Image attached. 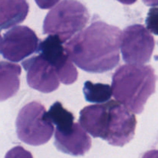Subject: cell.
<instances>
[{
  "mask_svg": "<svg viewBox=\"0 0 158 158\" xmlns=\"http://www.w3.org/2000/svg\"><path fill=\"white\" fill-rule=\"evenodd\" d=\"M120 28L103 21H95L76 34L65 50L73 63L86 72L111 71L120 61Z\"/></svg>",
  "mask_w": 158,
  "mask_h": 158,
  "instance_id": "6da1fadb",
  "label": "cell"
},
{
  "mask_svg": "<svg viewBox=\"0 0 158 158\" xmlns=\"http://www.w3.org/2000/svg\"><path fill=\"white\" fill-rule=\"evenodd\" d=\"M157 78L149 65H121L113 75V95L134 114H140L155 91Z\"/></svg>",
  "mask_w": 158,
  "mask_h": 158,
  "instance_id": "7a4b0ae2",
  "label": "cell"
},
{
  "mask_svg": "<svg viewBox=\"0 0 158 158\" xmlns=\"http://www.w3.org/2000/svg\"><path fill=\"white\" fill-rule=\"evenodd\" d=\"M89 20V11L83 3L79 0H63L46 15L43 33L58 36L64 43L80 32Z\"/></svg>",
  "mask_w": 158,
  "mask_h": 158,
  "instance_id": "3957f363",
  "label": "cell"
},
{
  "mask_svg": "<svg viewBox=\"0 0 158 158\" xmlns=\"http://www.w3.org/2000/svg\"><path fill=\"white\" fill-rule=\"evenodd\" d=\"M46 108L39 102L26 104L19 112L15 120L16 134L23 143L31 146L46 143L53 135L54 126L44 115Z\"/></svg>",
  "mask_w": 158,
  "mask_h": 158,
  "instance_id": "277c9868",
  "label": "cell"
},
{
  "mask_svg": "<svg viewBox=\"0 0 158 158\" xmlns=\"http://www.w3.org/2000/svg\"><path fill=\"white\" fill-rule=\"evenodd\" d=\"M105 105L102 139L112 146L123 147L135 135L137 119L132 112L117 101L109 100Z\"/></svg>",
  "mask_w": 158,
  "mask_h": 158,
  "instance_id": "5b68a950",
  "label": "cell"
},
{
  "mask_svg": "<svg viewBox=\"0 0 158 158\" xmlns=\"http://www.w3.org/2000/svg\"><path fill=\"white\" fill-rule=\"evenodd\" d=\"M154 46V37L143 25H131L122 32L120 50L128 64L143 65L149 62Z\"/></svg>",
  "mask_w": 158,
  "mask_h": 158,
  "instance_id": "8992f818",
  "label": "cell"
},
{
  "mask_svg": "<svg viewBox=\"0 0 158 158\" xmlns=\"http://www.w3.org/2000/svg\"><path fill=\"white\" fill-rule=\"evenodd\" d=\"M37 52L53 67L59 80L62 83L71 85L77 80L78 72L77 68L58 36H48L40 43Z\"/></svg>",
  "mask_w": 158,
  "mask_h": 158,
  "instance_id": "52a82bcc",
  "label": "cell"
},
{
  "mask_svg": "<svg viewBox=\"0 0 158 158\" xmlns=\"http://www.w3.org/2000/svg\"><path fill=\"white\" fill-rule=\"evenodd\" d=\"M40 40L26 26H15L3 35L0 52L11 62H19L37 51Z\"/></svg>",
  "mask_w": 158,
  "mask_h": 158,
  "instance_id": "ba28073f",
  "label": "cell"
},
{
  "mask_svg": "<svg viewBox=\"0 0 158 158\" xmlns=\"http://www.w3.org/2000/svg\"><path fill=\"white\" fill-rule=\"evenodd\" d=\"M26 71V80L30 88L43 93L56 91L60 86V80L53 67L38 55L22 63Z\"/></svg>",
  "mask_w": 158,
  "mask_h": 158,
  "instance_id": "9c48e42d",
  "label": "cell"
},
{
  "mask_svg": "<svg viewBox=\"0 0 158 158\" xmlns=\"http://www.w3.org/2000/svg\"><path fill=\"white\" fill-rule=\"evenodd\" d=\"M56 147L60 151L72 156H83L92 145L91 139L80 122H74L72 129L66 133L55 132Z\"/></svg>",
  "mask_w": 158,
  "mask_h": 158,
  "instance_id": "30bf717a",
  "label": "cell"
},
{
  "mask_svg": "<svg viewBox=\"0 0 158 158\" xmlns=\"http://www.w3.org/2000/svg\"><path fill=\"white\" fill-rule=\"evenodd\" d=\"M29 11L27 0H0V29H9L23 23Z\"/></svg>",
  "mask_w": 158,
  "mask_h": 158,
  "instance_id": "8fae6325",
  "label": "cell"
},
{
  "mask_svg": "<svg viewBox=\"0 0 158 158\" xmlns=\"http://www.w3.org/2000/svg\"><path fill=\"white\" fill-rule=\"evenodd\" d=\"M22 68L17 64L0 61V102L16 94L19 90Z\"/></svg>",
  "mask_w": 158,
  "mask_h": 158,
  "instance_id": "7c38bea8",
  "label": "cell"
},
{
  "mask_svg": "<svg viewBox=\"0 0 158 158\" xmlns=\"http://www.w3.org/2000/svg\"><path fill=\"white\" fill-rule=\"evenodd\" d=\"M45 118L56 125V130L61 133L69 132L73 126L74 116L62 105L61 102H56L44 115Z\"/></svg>",
  "mask_w": 158,
  "mask_h": 158,
  "instance_id": "4fadbf2b",
  "label": "cell"
},
{
  "mask_svg": "<svg viewBox=\"0 0 158 158\" xmlns=\"http://www.w3.org/2000/svg\"><path fill=\"white\" fill-rule=\"evenodd\" d=\"M85 99L90 103L101 104L110 100L113 95L112 88L107 84L97 83L86 81L83 86Z\"/></svg>",
  "mask_w": 158,
  "mask_h": 158,
  "instance_id": "5bb4252c",
  "label": "cell"
},
{
  "mask_svg": "<svg viewBox=\"0 0 158 158\" xmlns=\"http://www.w3.org/2000/svg\"><path fill=\"white\" fill-rule=\"evenodd\" d=\"M148 30L158 36V6H154L149 10L146 19Z\"/></svg>",
  "mask_w": 158,
  "mask_h": 158,
  "instance_id": "9a60e30c",
  "label": "cell"
},
{
  "mask_svg": "<svg viewBox=\"0 0 158 158\" xmlns=\"http://www.w3.org/2000/svg\"><path fill=\"white\" fill-rule=\"evenodd\" d=\"M5 158H33L32 153L21 146L13 147L6 153Z\"/></svg>",
  "mask_w": 158,
  "mask_h": 158,
  "instance_id": "2e32d148",
  "label": "cell"
},
{
  "mask_svg": "<svg viewBox=\"0 0 158 158\" xmlns=\"http://www.w3.org/2000/svg\"><path fill=\"white\" fill-rule=\"evenodd\" d=\"M60 0H35L37 6L42 9H48L54 7Z\"/></svg>",
  "mask_w": 158,
  "mask_h": 158,
  "instance_id": "e0dca14e",
  "label": "cell"
},
{
  "mask_svg": "<svg viewBox=\"0 0 158 158\" xmlns=\"http://www.w3.org/2000/svg\"><path fill=\"white\" fill-rule=\"evenodd\" d=\"M140 158H158V150H148V151L145 152Z\"/></svg>",
  "mask_w": 158,
  "mask_h": 158,
  "instance_id": "ac0fdd59",
  "label": "cell"
},
{
  "mask_svg": "<svg viewBox=\"0 0 158 158\" xmlns=\"http://www.w3.org/2000/svg\"><path fill=\"white\" fill-rule=\"evenodd\" d=\"M146 6H158V0H142Z\"/></svg>",
  "mask_w": 158,
  "mask_h": 158,
  "instance_id": "d6986e66",
  "label": "cell"
},
{
  "mask_svg": "<svg viewBox=\"0 0 158 158\" xmlns=\"http://www.w3.org/2000/svg\"><path fill=\"white\" fill-rule=\"evenodd\" d=\"M118 2H120V3L124 5H132L134 3H135L137 0H117Z\"/></svg>",
  "mask_w": 158,
  "mask_h": 158,
  "instance_id": "ffe728a7",
  "label": "cell"
},
{
  "mask_svg": "<svg viewBox=\"0 0 158 158\" xmlns=\"http://www.w3.org/2000/svg\"><path fill=\"white\" fill-rule=\"evenodd\" d=\"M2 36H1V34H0V50H1V45H2Z\"/></svg>",
  "mask_w": 158,
  "mask_h": 158,
  "instance_id": "44dd1931",
  "label": "cell"
}]
</instances>
